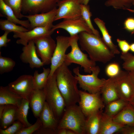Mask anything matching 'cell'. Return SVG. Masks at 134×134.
I'll list each match as a JSON object with an SVG mask.
<instances>
[{
	"label": "cell",
	"mask_w": 134,
	"mask_h": 134,
	"mask_svg": "<svg viewBox=\"0 0 134 134\" xmlns=\"http://www.w3.org/2000/svg\"><path fill=\"white\" fill-rule=\"evenodd\" d=\"M78 36L81 50L88 53L92 61L105 64L115 57L100 37L85 31L79 33Z\"/></svg>",
	"instance_id": "obj_1"
},
{
	"label": "cell",
	"mask_w": 134,
	"mask_h": 134,
	"mask_svg": "<svg viewBox=\"0 0 134 134\" xmlns=\"http://www.w3.org/2000/svg\"><path fill=\"white\" fill-rule=\"evenodd\" d=\"M64 62L54 73L58 87L65 100L66 107L76 104L80 100L78 80Z\"/></svg>",
	"instance_id": "obj_2"
},
{
	"label": "cell",
	"mask_w": 134,
	"mask_h": 134,
	"mask_svg": "<svg viewBox=\"0 0 134 134\" xmlns=\"http://www.w3.org/2000/svg\"><path fill=\"white\" fill-rule=\"evenodd\" d=\"M86 119L79 106L76 104L66 107L59 123L57 130L65 128L76 134H86Z\"/></svg>",
	"instance_id": "obj_3"
},
{
	"label": "cell",
	"mask_w": 134,
	"mask_h": 134,
	"mask_svg": "<svg viewBox=\"0 0 134 134\" xmlns=\"http://www.w3.org/2000/svg\"><path fill=\"white\" fill-rule=\"evenodd\" d=\"M43 90L46 101L59 120L62 115L66 107L64 99L57 85L55 73L48 76Z\"/></svg>",
	"instance_id": "obj_4"
},
{
	"label": "cell",
	"mask_w": 134,
	"mask_h": 134,
	"mask_svg": "<svg viewBox=\"0 0 134 134\" xmlns=\"http://www.w3.org/2000/svg\"><path fill=\"white\" fill-rule=\"evenodd\" d=\"M70 52L66 54L64 62L68 66L72 63L79 65L83 68L84 72L92 73V69L96 66V62L88 58L87 55L83 53L79 47L78 34L69 37Z\"/></svg>",
	"instance_id": "obj_5"
},
{
	"label": "cell",
	"mask_w": 134,
	"mask_h": 134,
	"mask_svg": "<svg viewBox=\"0 0 134 134\" xmlns=\"http://www.w3.org/2000/svg\"><path fill=\"white\" fill-rule=\"evenodd\" d=\"M73 71L80 88L90 93H100L106 79L98 78L100 71L99 66H96L93 68L91 75H84L80 74L79 67L74 68Z\"/></svg>",
	"instance_id": "obj_6"
},
{
	"label": "cell",
	"mask_w": 134,
	"mask_h": 134,
	"mask_svg": "<svg viewBox=\"0 0 134 134\" xmlns=\"http://www.w3.org/2000/svg\"><path fill=\"white\" fill-rule=\"evenodd\" d=\"M79 92V106L85 117L101 110L105 107L100 93H90L81 90Z\"/></svg>",
	"instance_id": "obj_7"
},
{
	"label": "cell",
	"mask_w": 134,
	"mask_h": 134,
	"mask_svg": "<svg viewBox=\"0 0 134 134\" xmlns=\"http://www.w3.org/2000/svg\"><path fill=\"white\" fill-rule=\"evenodd\" d=\"M60 0H22V12L33 15L49 12L57 7Z\"/></svg>",
	"instance_id": "obj_8"
},
{
	"label": "cell",
	"mask_w": 134,
	"mask_h": 134,
	"mask_svg": "<svg viewBox=\"0 0 134 134\" xmlns=\"http://www.w3.org/2000/svg\"><path fill=\"white\" fill-rule=\"evenodd\" d=\"M54 21L60 19H75L81 16L79 0H60Z\"/></svg>",
	"instance_id": "obj_9"
},
{
	"label": "cell",
	"mask_w": 134,
	"mask_h": 134,
	"mask_svg": "<svg viewBox=\"0 0 134 134\" xmlns=\"http://www.w3.org/2000/svg\"><path fill=\"white\" fill-rule=\"evenodd\" d=\"M33 40L35 45L37 55L41 58L44 65L51 64L56 45L55 40L51 36L38 37Z\"/></svg>",
	"instance_id": "obj_10"
},
{
	"label": "cell",
	"mask_w": 134,
	"mask_h": 134,
	"mask_svg": "<svg viewBox=\"0 0 134 134\" xmlns=\"http://www.w3.org/2000/svg\"><path fill=\"white\" fill-rule=\"evenodd\" d=\"M114 81L119 99L129 102L134 96V86L130 78L128 71L121 70L115 76Z\"/></svg>",
	"instance_id": "obj_11"
},
{
	"label": "cell",
	"mask_w": 134,
	"mask_h": 134,
	"mask_svg": "<svg viewBox=\"0 0 134 134\" xmlns=\"http://www.w3.org/2000/svg\"><path fill=\"white\" fill-rule=\"evenodd\" d=\"M56 39V45L51 59L49 76L52 75L56 69L64 63L66 51L70 46L69 37L58 36Z\"/></svg>",
	"instance_id": "obj_12"
},
{
	"label": "cell",
	"mask_w": 134,
	"mask_h": 134,
	"mask_svg": "<svg viewBox=\"0 0 134 134\" xmlns=\"http://www.w3.org/2000/svg\"><path fill=\"white\" fill-rule=\"evenodd\" d=\"M8 86L12 91L23 98L29 100L34 89L33 76L27 74L21 75L15 81L9 83Z\"/></svg>",
	"instance_id": "obj_13"
},
{
	"label": "cell",
	"mask_w": 134,
	"mask_h": 134,
	"mask_svg": "<svg viewBox=\"0 0 134 134\" xmlns=\"http://www.w3.org/2000/svg\"><path fill=\"white\" fill-rule=\"evenodd\" d=\"M53 25L52 24L44 27H35L25 32H14L13 36L19 38L16 41L17 44L26 46L30 41L37 38L51 36L54 32L52 30Z\"/></svg>",
	"instance_id": "obj_14"
},
{
	"label": "cell",
	"mask_w": 134,
	"mask_h": 134,
	"mask_svg": "<svg viewBox=\"0 0 134 134\" xmlns=\"http://www.w3.org/2000/svg\"><path fill=\"white\" fill-rule=\"evenodd\" d=\"M62 29L65 30L72 36L82 32L93 33L82 16L75 19H64L62 22L53 25L52 30Z\"/></svg>",
	"instance_id": "obj_15"
},
{
	"label": "cell",
	"mask_w": 134,
	"mask_h": 134,
	"mask_svg": "<svg viewBox=\"0 0 134 134\" xmlns=\"http://www.w3.org/2000/svg\"><path fill=\"white\" fill-rule=\"evenodd\" d=\"M39 118L42 123L40 129L43 132L46 134H56L58 120L46 101Z\"/></svg>",
	"instance_id": "obj_16"
},
{
	"label": "cell",
	"mask_w": 134,
	"mask_h": 134,
	"mask_svg": "<svg viewBox=\"0 0 134 134\" xmlns=\"http://www.w3.org/2000/svg\"><path fill=\"white\" fill-rule=\"evenodd\" d=\"M20 56V59L23 63L29 64L31 68H40L44 65L38 57L33 40L30 41L27 45L24 46Z\"/></svg>",
	"instance_id": "obj_17"
},
{
	"label": "cell",
	"mask_w": 134,
	"mask_h": 134,
	"mask_svg": "<svg viewBox=\"0 0 134 134\" xmlns=\"http://www.w3.org/2000/svg\"><path fill=\"white\" fill-rule=\"evenodd\" d=\"M57 11V8L56 7L46 13L33 15H24V17L28 19L30 22L29 30L36 27H45L53 24Z\"/></svg>",
	"instance_id": "obj_18"
},
{
	"label": "cell",
	"mask_w": 134,
	"mask_h": 134,
	"mask_svg": "<svg viewBox=\"0 0 134 134\" xmlns=\"http://www.w3.org/2000/svg\"><path fill=\"white\" fill-rule=\"evenodd\" d=\"M30 106L33 115L39 117L46 101L45 95L43 89H34L29 99Z\"/></svg>",
	"instance_id": "obj_19"
},
{
	"label": "cell",
	"mask_w": 134,
	"mask_h": 134,
	"mask_svg": "<svg viewBox=\"0 0 134 134\" xmlns=\"http://www.w3.org/2000/svg\"><path fill=\"white\" fill-rule=\"evenodd\" d=\"M124 126L115 121L113 117L102 112L99 134L118 133Z\"/></svg>",
	"instance_id": "obj_20"
},
{
	"label": "cell",
	"mask_w": 134,
	"mask_h": 134,
	"mask_svg": "<svg viewBox=\"0 0 134 134\" xmlns=\"http://www.w3.org/2000/svg\"><path fill=\"white\" fill-rule=\"evenodd\" d=\"M115 76L106 80L101 89L102 98L105 105L119 99L115 83Z\"/></svg>",
	"instance_id": "obj_21"
},
{
	"label": "cell",
	"mask_w": 134,
	"mask_h": 134,
	"mask_svg": "<svg viewBox=\"0 0 134 134\" xmlns=\"http://www.w3.org/2000/svg\"><path fill=\"white\" fill-rule=\"evenodd\" d=\"M23 98L11 91L8 86L0 87V105L10 104L18 107Z\"/></svg>",
	"instance_id": "obj_22"
},
{
	"label": "cell",
	"mask_w": 134,
	"mask_h": 134,
	"mask_svg": "<svg viewBox=\"0 0 134 134\" xmlns=\"http://www.w3.org/2000/svg\"><path fill=\"white\" fill-rule=\"evenodd\" d=\"M113 119L115 121L124 125H134V108L129 103Z\"/></svg>",
	"instance_id": "obj_23"
},
{
	"label": "cell",
	"mask_w": 134,
	"mask_h": 134,
	"mask_svg": "<svg viewBox=\"0 0 134 134\" xmlns=\"http://www.w3.org/2000/svg\"><path fill=\"white\" fill-rule=\"evenodd\" d=\"M94 21L101 32L102 39L106 45L115 55L120 54V52L117 46L112 41L111 37L106 28L105 23L98 18L94 19Z\"/></svg>",
	"instance_id": "obj_24"
},
{
	"label": "cell",
	"mask_w": 134,
	"mask_h": 134,
	"mask_svg": "<svg viewBox=\"0 0 134 134\" xmlns=\"http://www.w3.org/2000/svg\"><path fill=\"white\" fill-rule=\"evenodd\" d=\"M17 107L12 105H5L3 111L0 117V129H6L16 120V113Z\"/></svg>",
	"instance_id": "obj_25"
},
{
	"label": "cell",
	"mask_w": 134,
	"mask_h": 134,
	"mask_svg": "<svg viewBox=\"0 0 134 134\" xmlns=\"http://www.w3.org/2000/svg\"><path fill=\"white\" fill-rule=\"evenodd\" d=\"M102 113L100 110L87 117L85 125L86 134H99Z\"/></svg>",
	"instance_id": "obj_26"
},
{
	"label": "cell",
	"mask_w": 134,
	"mask_h": 134,
	"mask_svg": "<svg viewBox=\"0 0 134 134\" xmlns=\"http://www.w3.org/2000/svg\"><path fill=\"white\" fill-rule=\"evenodd\" d=\"M0 9L1 15L6 17L7 19L16 24H20L28 30L30 25L29 21L21 20L18 18L12 9L3 0H0Z\"/></svg>",
	"instance_id": "obj_27"
},
{
	"label": "cell",
	"mask_w": 134,
	"mask_h": 134,
	"mask_svg": "<svg viewBox=\"0 0 134 134\" xmlns=\"http://www.w3.org/2000/svg\"><path fill=\"white\" fill-rule=\"evenodd\" d=\"M29 106V100L23 98L16 112V120L20 122L25 127H29L32 125L29 122L27 118Z\"/></svg>",
	"instance_id": "obj_28"
},
{
	"label": "cell",
	"mask_w": 134,
	"mask_h": 134,
	"mask_svg": "<svg viewBox=\"0 0 134 134\" xmlns=\"http://www.w3.org/2000/svg\"><path fill=\"white\" fill-rule=\"evenodd\" d=\"M129 102L119 99L105 105V113L113 117L119 113Z\"/></svg>",
	"instance_id": "obj_29"
},
{
	"label": "cell",
	"mask_w": 134,
	"mask_h": 134,
	"mask_svg": "<svg viewBox=\"0 0 134 134\" xmlns=\"http://www.w3.org/2000/svg\"><path fill=\"white\" fill-rule=\"evenodd\" d=\"M50 72V68H43V71L39 73L38 70L34 72L33 81L34 89H42L44 87Z\"/></svg>",
	"instance_id": "obj_30"
},
{
	"label": "cell",
	"mask_w": 134,
	"mask_h": 134,
	"mask_svg": "<svg viewBox=\"0 0 134 134\" xmlns=\"http://www.w3.org/2000/svg\"><path fill=\"white\" fill-rule=\"evenodd\" d=\"M0 28L2 30L8 31L10 32H23L29 31L24 27L17 25L16 24L7 19L0 20Z\"/></svg>",
	"instance_id": "obj_31"
},
{
	"label": "cell",
	"mask_w": 134,
	"mask_h": 134,
	"mask_svg": "<svg viewBox=\"0 0 134 134\" xmlns=\"http://www.w3.org/2000/svg\"><path fill=\"white\" fill-rule=\"evenodd\" d=\"M81 16L88 27L92 31L94 34L100 37L99 32L94 28L92 23L91 17L92 15L90 10L89 5L88 4H81Z\"/></svg>",
	"instance_id": "obj_32"
},
{
	"label": "cell",
	"mask_w": 134,
	"mask_h": 134,
	"mask_svg": "<svg viewBox=\"0 0 134 134\" xmlns=\"http://www.w3.org/2000/svg\"><path fill=\"white\" fill-rule=\"evenodd\" d=\"M16 65L15 61L11 58L2 56L0 52V74L11 71Z\"/></svg>",
	"instance_id": "obj_33"
},
{
	"label": "cell",
	"mask_w": 134,
	"mask_h": 134,
	"mask_svg": "<svg viewBox=\"0 0 134 134\" xmlns=\"http://www.w3.org/2000/svg\"><path fill=\"white\" fill-rule=\"evenodd\" d=\"M134 0H107L104 4L107 7L111 6L115 9L126 10L130 9Z\"/></svg>",
	"instance_id": "obj_34"
},
{
	"label": "cell",
	"mask_w": 134,
	"mask_h": 134,
	"mask_svg": "<svg viewBox=\"0 0 134 134\" xmlns=\"http://www.w3.org/2000/svg\"><path fill=\"white\" fill-rule=\"evenodd\" d=\"M4 3L13 10L16 17L19 19L24 17L22 12V0H3Z\"/></svg>",
	"instance_id": "obj_35"
},
{
	"label": "cell",
	"mask_w": 134,
	"mask_h": 134,
	"mask_svg": "<svg viewBox=\"0 0 134 134\" xmlns=\"http://www.w3.org/2000/svg\"><path fill=\"white\" fill-rule=\"evenodd\" d=\"M120 58L123 61V68L126 71L134 70V55L129 52L121 53Z\"/></svg>",
	"instance_id": "obj_36"
},
{
	"label": "cell",
	"mask_w": 134,
	"mask_h": 134,
	"mask_svg": "<svg viewBox=\"0 0 134 134\" xmlns=\"http://www.w3.org/2000/svg\"><path fill=\"white\" fill-rule=\"evenodd\" d=\"M24 127L20 122L16 120L6 129H0V134H16L18 132Z\"/></svg>",
	"instance_id": "obj_37"
},
{
	"label": "cell",
	"mask_w": 134,
	"mask_h": 134,
	"mask_svg": "<svg viewBox=\"0 0 134 134\" xmlns=\"http://www.w3.org/2000/svg\"><path fill=\"white\" fill-rule=\"evenodd\" d=\"M121 70L119 64L114 62L110 63L106 66L105 72L106 75L110 78L117 76Z\"/></svg>",
	"instance_id": "obj_38"
},
{
	"label": "cell",
	"mask_w": 134,
	"mask_h": 134,
	"mask_svg": "<svg viewBox=\"0 0 134 134\" xmlns=\"http://www.w3.org/2000/svg\"><path fill=\"white\" fill-rule=\"evenodd\" d=\"M36 122L30 126L24 127L18 132L16 134H32L42 126V122L39 118H37Z\"/></svg>",
	"instance_id": "obj_39"
},
{
	"label": "cell",
	"mask_w": 134,
	"mask_h": 134,
	"mask_svg": "<svg viewBox=\"0 0 134 134\" xmlns=\"http://www.w3.org/2000/svg\"><path fill=\"white\" fill-rule=\"evenodd\" d=\"M117 42L121 53H126L129 52L130 50V44L127 41L117 38Z\"/></svg>",
	"instance_id": "obj_40"
},
{
	"label": "cell",
	"mask_w": 134,
	"mask_h": 134,
	"mask_svg": "<svg viewBox=\"0 0 134 134\" xmlns=\"http://www.w3.org/2000/svg\"><path fill=\"white\" fill-rule=\"evenodd\" d=\"M124 28L132 34L134 33V18L129 17L124 22Z\"/></svg>",
	"instance_id": "obj_41"
},
{
	"label": "cell",
	"mask_w": 134,
	"mask_h": 134,
	"mask_svg": "<svg viewBox=\"0 0 134 134\" xmlns=\"http://www.w3.org/2000/svg\"><path fill=\"white\" fill-rule=\"evenodd\" d=\"M10 32L5 31L4 34L0 36V48L2 47H6L7 43L11 41V40L7 38L8 34Z\"/></svg>",
	"instance_id": "obj_42"
},
{
	"label": "cell",
	"mask_w": 134,
	"mask_h": 134,
	"mask_svg": "<svg viewBox=\"0 0 134 134\" xmlns=\"http://www.w3.org/2000/svg\"><path fill=\"white\" fill-rule=\"evenodd\" d=\"M118 133L122 134H134V125H125Z\"/></svg>",
	"instance_id": "obj_43"
},
{
	"label": "cell",
	"mask_w": 134,
	"mask_h": 134,
	"mask_svg": "<svg viewBox=\"0 0 134 134\" xmlns=\"http://www.w3.org/2000/svg\"><path fill=\"white\" fill-rule=\"evenodd\" d=\"M128 71L130 78L134 86V70Z\"/></svg>",
	"instance_id": "obj_44"
},
{
	"label": "cell",
	"mask_w": 134,
	"mask_h": 134,
	"mask_svg": "<svg viewBox=\"0 0 134 134\" xmlns=\"http://www.w3.org/2000/svg\"><path fill=\"white\" fill-rule=\"evenodd\" d=\"M67 129L62 128L58 129L56 133L57 134H67Z\"/></svg>",
	"instance_id": "obj_45"
},
{
	"label": "cell",
	"mask_w": 134,
	"mask_h": 134,
	"mask_svg": "<svg viewBox=\"0 0 134 134\" xmlns=\"http://www.w3.org/2000/svg\"><path fill=\"white\" fill-rule=\"evenodd\" d=\"M90 0H79V2L81 4L87 5Z\"/></svg>",
	"instance_id": "obj_46"
},
{
	"label": "cell",
	"mask_w": 134,
	"mask_h": 134,
	"mask_svg": "<svg viewBox=\"0 0 134 134\" xmlns=\"http://www.w3.org/2000/svg\"><path fill=\"white\" fill-rule=\"evenodd\" d=\"M130 50L132 52L134 53V42L130 44Z\"/></svg>",
	"instance_id": "obj_47"
},
{
	"label": "cell",
	"mask_w": 134,
	"mask_h": 134,
	"mask_svg": "<svg viewBox=\"0 0 134 134\" xmlns=\"http://www.w3.org/2000/svg\"><path fill=\"white\" fill-rule=\"evenodd\" d=\"M129 102L134 108V96L129 101Z\"/></svg>",
	"instance_id": "obj_48"
},
{
	"label": "cell",
	"mask_w": 134,
	"mask_h": 134,
	"mask_svg": "<svg viewBox=\"0 0 134 134\" xmlns=\"http://www.w3.org/2000/svg\"><path fill=\"white\" fill-rule=\"evenodd\" d=\"M67 134H76L73 131L67 129Z\"/></svg>",
	"instance_id": "obj_49"
},
{
	"label": "cell",
	"mask_w": 134,
	"mask_h": 134,
	"mask_svg": "<svg viewBox=\"0 0 134 134\" xmlns=\"http://www.w3.org/2000/svg\"><path fill=\"white\" fill-rule=\"evenodd\" d=\"M126 10L130 12L134 13V9H131L130 8L127 9Z\"/></svg>",
	"instance_id": "obj_50"
},
{
	"label": "cell",
	"mask_w": 134,
	"mask_h": 134,
	"mask_svg": "<svg viewBox=\"0 0 134 134\" xmlns=\"http://www.w3.org/2000/svg\"><path fill=\"white\" fill-rule=\"evenodd\" d=\"M133 5H134V1H133Z\"/></svg>",
	"instance_id": "obj_51"
}]
</instances>
